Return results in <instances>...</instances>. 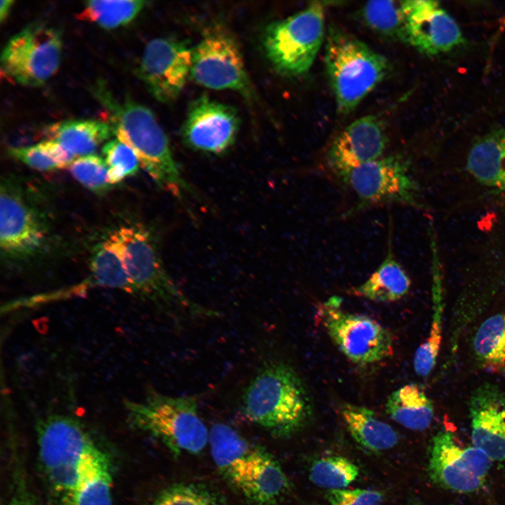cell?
Segmentation results:
<instances>
[{"instance_id":"17","label":"cell","mask_w":505,"mask_h":505,"mask_svg":"<svg viewBox=\"0 0 505 505\" xmlns=\"http://www.w3.org/2000/svg\"><path fill=\"white\" fill-rule=\"evenodd\" d=\"M386 143L381 120L373 115L364 116L351 123L334 138L327 152V164L337 175L381 158Z\"/></svg>"},{"instance_id":"31","label":"cell","mask_w":505,"mask_h":505,"mask_svg":"<svg viewBox=\"0 0 505 505\" xmlns=\"http://www.w3.org/2000/svg\"><path fill=\"white\" fill-rule=\"evenodd\" d=\"M358 466L342 456H327L316 461L309 473L310 480L316 486L330 490H342L358 477Z\"/></svg>"},{"instance_id":"30","label":"cell","mask_w":505,"mask_h":505,"mask_svg":"<svg viewBox=\"0 0 505 505\" xmlns=\"http://www.w3.org/2000/svg\"><path fill=\"white\" fill-rule=\"evenodd\" d=\"M145 4L144 1H88L78 16L111 29L132 21Z\"/></svg>"},{"instance_id":"22","label":"cell","mask_w":505,"mask_h":505,"mask_svg":"<svg viewBox=\"0 0 505 505\" xmlns=\"http://www.w3.org/2000/svg\"><path fill=\"white\" fill-rule=\"evenodd\" d=\"M49 139L60 144L74 156L92 154L113 134L108 123L97 120H69L55 123L46 128Z\"/></svg>"},{"instance_id":"36","label":"cell","mask_w":505,"mask_h":505,"mask_svg":"<svg viewBox=\"0 0 505 505\" xmlns=\"http://www.w3.org/2000/svg\"><path fill=\"white\" fill-rule=\"evenodd\" d=\"M17 476L12 494L6 505H36L34 496L22 478Z\"/></svg>"},{"instance_id":"16","label":"cell","mask_w":505,"mask_h":505,"mask_svg":"<svg viewBox=\"0 0 505 505\" xmlns=\"http://www.w3.org/2000/svg\"><path fill=\"white\" fill-rule=\"evenodd\" d=\"M407 43L420 52L434 55L453 50L463 41L455 20L438 2H402Z\"/></svg>"},{"instance_id":"32","label":"cell","mask_w":505,"mask_h":505,"mask_svg":"<svg viewBox=\"0 0 505 505\" xmlns=\"http://www.w3.org/2000/svg\"><path fill=\"white\" fill-rule=\"evenodd\" d=\"M152 505H228L207 486L193 483L173 484L163 490Z\"/></svg>"},{"instance_id":"34","label":"cell","mask_w":505,"mask_h":505,"mask_svg":"<svg viewBox=\"0 0 505 505\" xmlns=\"http://www.w3.org/2000/svg\"><path fill=\"white\" fill-rule=\"evenodd\" d=\"M71 175L81 185L98 194L112 187L104 159L92 154L75 159L69 166Z\"/></svg>"},{"instance_id":"11","label":"cell","mask_w":505,"mask_h":505,"mask_svg":"<svg viewBox=\"0 0 505 505\" xmlns=\"http://www.w3.org/2000/svg\"><path fill=\"white\" fill-rule=\"evenodd\" d=\"M191 74L198 84L215 90H232L249 96L251 86L235 39L216 25L205 30L193 50Z\"/></svg>"},{"instance_id":"14","label":"cell","mask_w":505,"mask_h":505,"mask_svg":"<svg viewBox=\"0 0 505 505\" xmlns=\"http://www.w3.org/2000/svg\"><path fill=\"white\" fill-rule=\"evenodd\" d=\"M192 58L193 50L183 42L156 38L145 46L137 74L154 97L168 103L182 90L191 74Z\"/></svg>"},{"instance_id":"4","label":"cell","mask_w":505,"mask_h":505,"mask_svg":"<svg viewBox=\"0 0 505 505\" xmlns=\"http://www.w3.org/2000/svg\"><path fill=\"white\" fill-rule=\"evenodd\" d=\"M109 237L115 243L133 288V296L161 309L194 316L218 314L191 301L166 271L152 231L140 224L120 227Z\"/></svg>"},{"instance_id":"13","label":"cell","mask_w":505,"mask_h":505,"mask_svg":"<svg viewBox=\"0 0 505 505\" xmlns=\"http://www.w3.org/2000/svg\"><path fill=\"white\" fill-rule=\"evenodd\" d=\"M492 460L474 446L463 447L450 430H441L433 438L428 471L440 487L459 493L480 489Z\"/></svg>"},{"instance_id":"23","label":"cell","mask_w":505,"mask_h":505,"mask_svg":"<svg viewBox=\"0 0 505 505\" xmlns=\"http://www.w3.org/2000/svg\"><path fill=\"white\" fill-rule=\"evenodd\" d=\"M385 409L396 422L418 431L429 428L434 414L431 400L416 384H405L393 391L387 398Z\"/></svg>"},{"instance_id":"27","label":"cell","mask_w":505,"mask_h":505,"mask_svg":"<svg viewBox=\"0 0 505 505\" xmlns=\"http://www.w3.org/2000/svg\"><path fill=\"white\" fill-rule=\"evenodd\" d=\"M90 278L95 285L134 295L133 288L121 256L109 237L99 243L94 248L90 259Z\"/></svg>"},{"instance_id":"29","label":"cell","mask_w":505,"mask_h":505,"mask_svg":"<svg viewBox=\"0 0 505 505\" xmlns=\"http://www.w3.org/2000/svg\"><path fill=\"white\" fill-rule=\"evenodd\" d=\"M11 156L39 171H52L69 168L74 156L53 140H46L34 145L11 147Z\"/></svg>"},{"instance_id":"26","label":"cell","mask_w":505,"mask_h":505,"mask_svg":"<svg viewBox=\"0 0 505 505\" xmlns=\"http://www.w3.org/2000/svg\"><path fill=\"white\" fill-rule=\"evenodd\" d=\"M478 365L487 372L505 375V313L487 318L478 328L473 340Z\"/></svg>"},{"instance_id":"33","label":"cell","mask_w":505,"mask_h":505,"mask_svg":"<svg viewBox=\"0 0 505 505\" xmlns=\"http://www.w3.org/2000/svg\"><path fill=\"white\" fill-rule=\"evenodd\" d=\"M108 168L109 181L112 185L137 173L140 161L129 146L118 139L108 141L102 149Z\"/></svg>"},{"instance_id":"9","label":"cell","mask_w":505,"mask_h":505,"mask_svg":"<svg viewBox=\"0 0 505 505\" xmlns=\"http://www.w3.org/2000/svg\"><path fill=\"white\" fill-rule=\"evenodd\" d=\"M358 198L346 215L372 206L396 203L420 206L418 185L409 162L400 154H391L365 163L336 175Z\"/></svg>"},{"instance_id":"12","label":"cell","mask_w":505,"mask_h":505,"mask_svg":"<svg viewBox=\"0 0 505 505\" xmlns=\"http://www.w3.org/2000/svg\"><path fill=\"white\" fill-rule=\"evenodd\" d=\"M48 228L19 186L4 180L0 194V247L7 260L22 261L39 254L46 243Z\"/></svg>"},{"instance_id":"15","label":"cell","mask_w":505,"mask_h":505,"mask_svg":"<svg viewBox=\"0 0 505 505\" xmlns=\"http://www.w3.org/2000/svg\"><path fill=\"white\" fill-rule=\"evenodd\" d=\"M239 128V117L235 109L201 97L189 108L182 137L191 149L219 154L235 142Z\"/></svg>"},{"instance_id":"10","label":"cell","mask_w":505,"mask_h":505,"mask_svg":"<svg viewBox=\"0 0 505 505\" xmlns=\"http://www.w3.org/2000/svg\"><path fill=\"white\" fill-rule=\"evenodd\" d=\"M62 47L60 30L37 21L6 43L1 55V74L20 85L44 84L59 68Z\"/></svg>"},{"instance_id":"37","label":"cell","mask_w":505,"mask_h":505,"mask_svg":"<svg viewBox=\"0 0 505 505\" xmlns=\"http://www.w3.org/2000/svg\"><path fill=\"white\" fill-rule=\"evenodd\" d=\"M13 1L2 0L0 2V21L3 22L8 15L11 8L13 6Z\"/></svg>"},{"instance_id":"2","label":"cell","mask_w":505,"mask_h":505,"mask_svg":"<svg viewBox=\"0 0 505 505\" xmlns=\"http://www.w3.org/2000/svg\"><path fill=\"white\" fill-rule=\"evenodd\" d=\"M39 466L50 505H70L87 463L97 447L79 419L50 413L36 424Z\"/></svg>"},{"instance_id":"8","label":"cell","mask_w":505,"mask_h":505,"mask_svg":"<svg viewBox=\"0 0 505 505\" xmlns=\"http://www.w3.org/2000/svg\"><path fill=\"white\" fill-rule=\"evenodd\" d=\"M341 302L339 297H330L319 303L316 311V320L339 351L358 365L391 357L393 340L389 330L368 316L344 310Z\"/></svg>"},{"instance_id":"28","label":"cell","mask_w":505,"mask_h":505,"mask_svg":"<svg viewBox=\"0 0 505 505\" xmlns=\"http://www.w3.org/2000/svg\"><path fill=\"white\" fill-rule=\"evenodd\" d=\"M403 1H369L362 8L365 24L377 34L407 43Z\"/></svg>"},{"instance_id":"35","label":"cell","mask_w":505,"mask_h":505,"mask_svg":"<svg viewBox=\"0 0 505 505\" xmlns=\"http://www.w3.org/2000/svg\"><path fill=\"white\" fill-rule=\"evenodd\" d=\"M331 505H381L382 494L365 489L332 490L327 494Z\"/></svg>"},{"instance_id":"6","label":"cell","mask_w":505,"mask_h":505,"mask_svg":"<svg viewBox=\"0 0 505 505\" xmlns=\"http://www.w3.org/2000/svg\"><path fill=\"white\" fill-rule=\"evenodd\" d=\"M325 64L337 109L348 114L386 75L387 59L335 25L325 35Z\"/></svg>"},{"instance_id":"3","label":"cell","mask_w":505,"mask_h":505,"mask_svg":"<svg viewBox=\"0 0 505 505\" xmlns=\"http://www.w3.org/2000/svg\"><path fill=\"white\" fill-rule=\"evenodd\" d=\"M242 412L251 422L275 436L302 429L312 413L308 389L290 365L264 363L250 382L242 398Z\"/></svg>"},{"instance_id":"20","label":"cell","mask_w":505,"mask_h":505,"mask_svg":"<svg viewBox=\"0 0 505 505\" xmlns=\"http://www.w3.org/2000/svg\"><path fill=\"white\" fill-rule=\"evenodd\" d=\"M386 255L377 269L361 284L352 287V295L375 302H392L404 297L411 281L406 271L395 258L391 233Z\"/></svg>"},{"instance_id":"18","label":"cell","mask_w":505,"mask_h":505,"mask_svg":"<svg viewBox=\"0 0 505 505\" xmlns=\"http://www.w3.org/2000/svg\"><path fill=\"white\" fill-rule=\"evenodd\" d=\"M473 446L492 461H505V393L485 383L471 393L469 402Z\"/></svg>"},{"instance_id":"7","label":"cell","mask_w":505,"mask_h":505,"mask_svg":"<svg viewBox=\"0 0 505 505\" xmlns=\"http://www.w3.org/2000/svg\"><path fill=\"white\" fill-rule=\"evenodd\" d=\"M325 37L324 9L313 3L270 24L264 35L266 54L274 68L286 76H299L311 67Z\"/></svg>"},{"instance_id":"1","label":"cell","mask_w":505,"mask_h":505,"mask_svg":"<svg viewBox=\"0 0 505 505\" xmlns=\"http://www.w3.org/2000/svg\"><path fill=\"white\" fill-rule=\"evenodd\" d=\"M91 91L106 110L113 134L133 149L157 185L179 198L190 191L153 112L130 97L118 99L102 81Z\"/></svg>"},{"instance_id":"5","label":"cell","mask_w":505,"mask_h":505,"mask_svg":"<svg viewBox=\"0 0 505 505\" xmlns=\"http://www.w3.org/2000/svg\"><path fill=\"white\" fill-rule=\"evenodd\" d=\"M129 424L156 438L175 454H198L209 443L196 398L149 391L140 401L126 400Z\"/></svg>"},{"instance_id":"25","label":"cell","mask_w":505,"mask_h":505,"mask_svg":"<svg viewBox=\"0 0 505 505\" xmlns=\"http://www.w3.org/2000/svg\"><path fill=\"white\" fill-rule=\"evenodd\" d=\"M433 248V314L431 326L424 341L417 349L413 359L415 372L419 377L428 376L436 365L442 342L443 288L438 257Z\"/></svg>"},{"instance_id":"19","label":"cell","mask_w":505,"mask_h":505,"mask_svg":"<svg viewBox=\"0 0 505 505\" xmlns=\"http://www.w3.org/2000/svg\"><path fill=\"white\" fill-rule=\"evenodd\" d=\"M228 481L259 505L274 503L289 485L278 462L259 447L241 462Z\"/></svg>"},{"instance_id":"24","label":"cell","mask_w":505,"mask_h":505,"mask_svg":"<svg viewBox=\"0 0 505 505\" xmlns=\"http://www.w3.org/2000/svg\"><path fill=\"white\" fill-rule=\"evenodd\" d=\"M112 463L97 447L89 459L70 505H112Z\"/></svg>"},{"instance_id":"21","label":"cell","mask_w":505,"mask_h":505,"mask_svg":"<svg viewBox=\"0 0 505 505\" xmlns=\"http://www.w3.org/2000/svg\"><path fill=\"white\" fill-rule=\"evenodd\" d=\"M340 415L352 438L364 448L381 452L393 447L399 436L370 409L349 403L339 407Z\"/></svg>"}]
</instances>
